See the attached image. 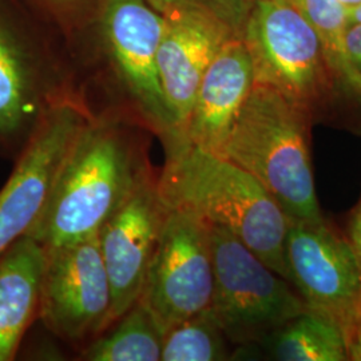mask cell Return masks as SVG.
Wrapping results in <instances>:
<instances>
[{"label":"cell","instance_id":"1","mask_svg":"<svg viewBox=\"0 0 361 361\" xmlns=\"http://www.w3.org/2000/svg\"><path fill=\"white\" fill-rule=\"evenodd\" d=\"M170 145L166 166L157 182L165 207L225 228L288 280L285 238L290 219L284 209L232 161L190 143Z\"/></svg>","mask_w":361,"mask_h":361},{"label":"cell","instance_id":"2","mask_svg":"<svg viewBox=\"0 0 361 361\" xmlns=\"http://www.w3.org/2000/svg\"><path fill=\"white\" fill-rule=\"evenodd\" d=\"M142 173L123 133L107 121L89 118L27 235L51 249L99 234Z\"/></svg>","mask_w":361,"mask_h":361},{"label":"cell","instance_id":"3","mask_svg":"<svg viewBox=\"0 0 361 361\" xmlns=\"http://www.w3.org/2000/svg\"><path fill=\"white\" fill-rule=\"evenodd\" d=\"M310 110L271 85L256 82L222 155L246 170L290 219H323L310 147Z\"/></svg>","mask_w":361,"mask_h":361},{"label":"cell","instance_id":"4","mask_svg":"<svg viewBox=\"0 0 361 361\" xmlns=\"http://www.w3.org/2000/svg\"><path fill=\"white\" fill-rule=\"evenodd\" d=\"M210 225L214 288L209 310L234 345L262 344L310 310L293 285L225 228Z\"/></svg>","mask_w":361,"mask_h":361},{"label":"cell","instance_id":"5","mask_svg":"<svg viewBox=\"0 0 361 361\" xmlns=\"http://www.w3.org/2000/svg\"><path fill=\"white\" fill-rule=\"evenodd\" d=\"M243 40L255 80L310 110L335 85L319 35L296 0H256Z\"/></svg>","mask_w":361,"mask_h":361},{"label":"cell","instance_id":"6","mask_svg":"<svg viewBox=\"0 0 361 361\" xmlns=\"http://www.w3.org/2000/svg\"><path fill=\"white\" fill-rule=\"evenodd\" d=\"M214 269L210 225L193 213L168 209L138 301L164 336L210 307Z\"/></svg>","mask_w":361,"mask_h":361},{"label":"cell","instance_id":"7","mask_svg":"<svg viewBox=\"0 0 361 361\" xmlns=\"http://www.w3.org/2000/svg\"><path fill=\"white\" fill-rule=\"evenodd\" d=\"M288 281L307 307L338 324L345 337L361 313V261L345 233L326 219H290Z\"/></svg>","mask_w":361,"mask_h":361},{"label":"cell","instance_id":"8","mask_svg":"<svg viewBox=\"0 0 361 361\" xmlns=\"http://www.w3.org/2000/svg\"><path fill=\"white\" fill-rule=\"evenodd\" d=\"M89 121L74 101L46 107L7 183L0 190V257L27 235L42 216L59 169Z\"/></svg>","mask_w":361,"mask_h":361},{"label":"cell","instance_id":"9","mask_svg":"<svg viewBox=\"0 0 361 361\" xmlns=\"http://www.w3.org/2000/svg\"><path fill=\"white\" fill-rule=\"evenodd\" d=\"M47 250L39 314L65 340L79 341L107 329L111 286L99 234Z\"/></svg>","mask_w":361,"mask_h":361},{"label":"cell","instance_id":"10","mask_svg":"<svg viewBox=\"0 0 361 361\" xmlns=\"http://www.w3.org/2000/svg\"><path fill=\"white\" fill-rule=\"evenodd\" d=\"M118 77L155 129L173 137V122L158 73L166 19L145 0H102L97 16Z\"/></svg>","mask_w":361,"mask_h":361},{"label":"cell","instance_id":"11","mask_svg":"<svg viewBox=\"0 0 361 361\" xmlns=\"http://www.w3.org/2000/svg\"><path fill=\"white\" fill-rule=\"evenodd\" d=\"M166 213L157 182L143 171L102 226L99 244L111 286L107 328L140 300Z\"/></svg>","mask_w":361,"mask_h":361},{"label":"cell","instance_id":"12","mask_svg":"<svg viewBox=\"0 0 361 361\" xmlns=\"http://www.w3.org/2000/svg\"><path fill=\"white\" fill-rule=\"evenodd\" d=\"M232 38L226 28L204 19H166L158 73L173 122L170 143L183 138L201 80L221 47Z\"/></svg>","mask_w":361,"mask_h":361},{"label":"cell","instance_id":"13","mask_svg":"<svg viewBox=\"0 0 361 361\" xmlns=\"http://www.w3.org/2000/svg\"><path fill=\"white\" fill-rule=\"evenodd\" d=\"M253 83V62L244 40L229 39L201 80L183 138L178 142L222 155Z\"/></svg>","mask_w":361,"mask_h":361},{"label":"cell","instance_id":"14","mask_svg":"<svg viewBox=\"0 0 361 361\" xmlns=\"http://www.w3.org/2000/svg\"><path fill=\"white\" fill-rule=\"evenodd\" d=\"M47 250L30 235L0 257V361L13 360L39 313Z\"/></svg>","mask_w":361,"mask_h":361},{"label":"cell","instance_id":"15","mask_svg":"<svg viewBox=\"0 0 361 361\" xmlns=\"http://www.w3.org/2000/svg\"><path fill=\"white\" fill-rule=\"evenodd\" d=\"M39 67L20 25L0 4V135L11 137L38 116Z\"/></svg>","mask_w":361,"mask_h":361},{"label":"cell","instance_id":"16","mask_svg":"<svg viewBox=\"0 0 361 361\" xmlns=\"http://www.w3.org/2000/svg\"><path fill=\"white\" fill-rule=\"evenodd\" d=\"M280 361H348L343 328L329 317L305 310L268 336L261 344Z\"/></svg>","mask_w":361,"mask_h":361},{"label":"cell","instance_id":"17","mask_svg":"<svg viewBox=\"0 0 361 361\" xmlns=\"http://www.w3.org/2000/svg\"><path fill=\"white\" fill-rule=\"evenodd\" d=\"M164 334L153 314L137 301L118 322L114 329L97 338L83 352L90 361H159Z\"/></svg>","mask_w":361,"mask_h":361},{"label":"cell","instance_id":"18","mask_svg":"<svg viewBox=\"0 0 361 361\" xmlns=\"http://www.w3.org/2000/svg\"><path fill=\"white\" fill-rule=\"evenodd\" d=\"M296 3L316 30L336 82L361 97V78L350 65L345 44L348 10L338 0H296Z\"/></svg>","mask_w":361,"mask_h":361},{"label":"cell","instance_id":"19","mask_svg":"<svg viewBox=\"0 0 361 361\" xmlns=\"http://www.w3.org/2000/svg\"><path fill=\"white\" fill-rule=\"evenodd\" d=\"M229 338L207 308L169 329L164 336L161 360H229Z\"/></svg>","mask_w":361,"mask_h":361},{"label":"cell","instance_id":"20","mask_svg":"<svg viewBox=\"0 0 361 361\" xmlns=\"http://www.w3.org/2000/svg\"><path fill=\"white\" fill-rule=\"evenodd\" d=\"M165 19H204L226 28L243 39L246 22L256 0H145Z\"/></svg>","mask_w":361,"mask_h":361},{"label":"cell","instance_id":"21","mask_svg":"<svg viewBox=\"0 0 361 361\" xmlns=\"http://www.w3.org/2000/svg\"><path fill=\"white\" fill-rule=\"evenodd\" d=\"M67 30H77L97 19L102 0H34Z\"/></svg>","mask_w":361,"mask_h":361},{"label":"cell","instance_id":"22","mask_svg":"<svg viewBox=\"0 0 361 361\" xmlns=\"http://www.w3.org/2000/svg\"><path fill=\"white\" fill-rule=\"evenodd\" d=\"M345 44L350 65L361 78V23L348 27Z\"/></svg>","mask_w":361,"mask_h":361},{"label":"cell","instance_id":"23","mask_svg":"<svg viewBox=\"0 0 361 361\" xmlns=\"http://www.w3.org/2000/svg\"><path fill=\"white\" fill-rule=\"evenodd\" d=\"M345 234L361 261V197L349 216L348 229Z\"/></svg>","mask_w":361,"mask_h":361},{"label":"cell","instance_id":"24","mask_svg":"<svg viewBox=\"0 0 361 361\" xmlns=\"http://www.w3.org/2000/svg\"><path fill=\"white\" fill-rule=\"evenodd\" d=\"M349 360L361 361V313L347 335Z\"/></svg>","mask_w":361,"mask_h":361},{"label":"cell","instance_id":"25","mask_svg":"<svg viewBox=\"0 0 361 361\" xmlns=\"http://www.w3.org/2000/svg\"><path fill=\"white\" fill-rule=\"evenodd\" d=\"M349 26L361 23V3L348 11Z\"/></svg>","mask_w":361,"mask_h":361},{"label":"cell","instance_id":"26","mask_svg":"<svg viewBox=\"0 0 361 361\" xmlns=\"http://www.w3.org/2000/svg\"><path fill=\"white\" fill-rule=\"evenodd\" d=\"M338 3H340L343 7H345L349 11V10L355 8L356 6H359L361 3V0H338Z\"/></svg>","mask_w":361,"mask_h":361}]
</instances>
